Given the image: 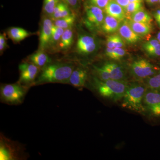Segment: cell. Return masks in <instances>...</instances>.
I'll list each match as a JSON object with an SVG mask.
<instances>
[{
    "instance_id": "cell-1",
    "label": "cell",
    "mask_w": 160,
    "mask_h": 160,
    "mask_svg": "<svg viewBox=\"0 0 160 160\" xmlns=\"http://www.w3.org/2000/svg\"><path fill=\"white\" fill-rule=\"evenodd\" d=\"M74 69L73 65L69 63L49 64L44 67L37 83H68Z\"/></svg>"
},
{
    "instance_id": "cell-2",
    "label": "cell",
    "mask_w": 160,
    "mask_h": 160,
    "mask_svg": "<svg viewBox=\"0 0 160 160\" xmlns=\"http://www.w3.org/2000/svg\"><path fill=\"white\" fill-rule=\"evenodd\" d=\"M146 89L144 85L140 83L129 85L122 98V106L137 112H145L143 101Z\"/></svg>"
},
{
    "instance_id": "cell-3",
    "label": "cell",
    "mask_w": 160,
    "mask_h": 160,
    "mask_svg": "<svg viewBox=\"0 0 160 160\" xmlns=\"http://www.w3.org/2000/svg\"><path fill=\"white\" fill-rule=\"evenodd\" d=\"M96 87L103 97L114 102L122 99L129 85L125 81L112 79L102 81L96 79Z\"/></svg>"
},
{
    "instance_id": "cell-4",
    "label": "cell",
    "mask_w": 160,
    "mask_h": 160,
    "mask_svg": "<svg viewBox=\"0 0 160 160\" xmlns=\"http://www.w3.org/2000/svg\"><path fill=\"white\" fill-rule=\"evenodd\" d=\"M106 13L98 6L85 4L83 23L92 32L101 30Z\"/></svg>"
},
{
    "instance_id": "cell-5",
    "label": "cell",
    "mask_w": 160,
    "mask_h": 160,
    "mask_svg": "<svg viewBox=\"0 0 160 160\" xmlns=\"http://www.w3.org/2000/svg\"><path fill=\"white\" fill-rule=\"evenodd\" d=\"M98 48L97 40L92 35L82 33L78 36L76 52L80 55L87 56L94 53Z\"/></svg>"
},
{
    "instance_id": "cell-6",
    "label": "cell",
    "mask_w": 160,
    "mask_h": 160,
    "mask_svg": "<svg viewBox=\"0 0 160 160\" xmlns=\"http://www.w3.org/2000/svg\"><path fill=\"white\" fill-rule=\"evenodd\" d=\"M143 103L145 111L152 116L160 117V91L146 89Z\"/></svg>"
},
{
    "instance_id": "cell-7",
    "label": "cell",
    "mask_w": 160,
    "mask_h": 160,
    "mask_svg": "<svg viewBox=\"0 0 160 160\" xmlns=\"http://www.w3.org/2000/svg\"><path fill=\"white\" fill-rule=\"evenodd\" d=\"M132 73L138 78H147L158 73L159 70L145 59L135 60L130 67Z\"/></svg>"
},
{
    "instance_id": "cell-8",
    "label": "cell",
    "mask_w": 160,
    "mask_h": 160,
    "mask_svg": "<svg viewBox=\"0 0 160 160\" xmlns=\"http://www.w3.org/2000/svg\"><path fill=\"white\" fill-rule=\"evenodd\" d=\"M25 94V90L20 84H6L1 87V98L7 102L20 103Z\"/></svg>"
},
{
    "instance_id": "cell-9",
    "label": "cell",
    "mask_w": 160,
    "mask_h": 160,
    "mask_svg": "<svg viewBox=\"0 0 160 160\" xmlns=\"http://www.w3.org/2000/svg\"><path fill=\"white\" fill-rule=\"evenodd\" d=\"M53 26L51 17L45 15L41 22L38 49L44 51L49 49Z\"/></svg>"
},
{
    "instance_id": "cell-10",
    "label": "cell",
    "mask_w": 160,
    "mask_h": 160,
    "mask_svg": "<svg viewBox=\"0 0 160 160\" xmlns=\"http://www.w3.org/2000/svg\"><path fill=\"white\" fill-rule=\"evenodd\" d=\"M39 67L29 62H25L19 66L20 78L19 83L30 84L34 82L38 74Z\"/></svg>"
},
{
    "instance_id": "cell-11",
    "label": "cell",
    "mask_w": 160,
    "mask_h": 160,
    "mask_svg": "<svg viewBox=\"0 0 160 160\" xmlns=\"http://www.w3.org/2000/svg\"><path fill=\"white\" fill-rule=\"evenodd\" d=\"M102 66L108 72L110 79L125 81L126 72L122 65L113 62H107Z\"/></svg>"
},
{
    "instance_id": "cell-12",
    "label": "cell",
    "mask_w": 160,
    "mask_h": 160,
    "mask_svg": "<svg viewBox=\"0 0 160 160\" xmlns=\"http://www.w3.org/2000/svg\"><path fill=\"white\" fill-rule=\"evenodd\" d=\"M118 31L119 34L124 41L129 44H134L139 42L141 39V36L132 30L127 20H124L121 23Z\"/></svg>"
},
{
    "instance_id": "cell-13",
    "label": "cell",
    "mask_w": 160,
    "mask_h": 160,
    "mask_svg": "<svg viewBox=\"0 0 160 160\" xmlns=\"http://www.w3.org/2000/svg\"><path fill=\"white\" fill-rule=\"evenodd\" d=\"M74 33L72 28L65 29L55 51L65 52L71 48L74 42Z\"/></svg>"
},
{
    "instance_id": "cell-14",
    "label": "cell",
    "mask_w": 160,
    "mask_h": 160,
    "mask_svg": "<svg viewBox=\"0 0 160 160\" xmlns=\"http://www.w3.org/2000/svg\"><path fill=\"white\" fill-rule=\"evenodd\" d=\"M27 62L32 63L38 67H45L51 62V59L46 51L38 49L28 57Z\"/></svg>"
},
{
    "instance_id": "cell-15",
    "label": "cell",
    "mask_w": 160,
    "mask_h": 160,
    "mask_svg": "<svg viewBox=\"0 0 160 160\" xmlns=\"http://www.w3.org/2000/svg\"><path fill=\"white\" fill-rule=\"evenodd\" d=\"M88 78V72L83 68L74 69L69 78L68 83L76 87H82L86 84Z\"/></svg>"
},
{
    "instance_id": "cell-16",
    "label": "cell",
    "mask_w": 160,
    "mask_h": 160,
    "mask_svg": "<svg viewBox=\"0 0 160 160\" xmlns=\"http://www.w3.org/2000/svg\"><path fill=\"white\" fill-rule=\"evenodd\" d=\"M104 11L106 14L111 16L121 22H123L126 18L125 9L114 0L110 1Z\"/></svg>"
},
{
    "instance_id": "cell-17",
    "label": "cell",
    "mask_w": 160,
    "mask_h": 160,
    "mask_svg": "<svg viewBox=\"0 0 160 160\" xmlns=\"http://www.w3.org/2000/svg\"><path fill=\"white\" fill-rule=\"evenodd\" d=\"M121 22H122L117 19L109 15L106 14L101 27V30L104 33L107 34L114 33L118 30L122 23Z\"/></svg>"
},
{
    "instance_id": "cell-18",
    "label": "cell",
    "mask_w": 160,
    "mask_h": 160,
    "mask_svg": "<svg viewBox=\"0 0 160 160\" xmlns=\"http://www.w3.org/2000/svg\"><path fill=\"white\" fill-rule=\"evenodd\" d=\"M9 38L15 43H19L21 41L33 34L26 29L20 27H11L7 31Z\"/></svg>"
},
{
    "instance_id": "cell-19",
    "label": "cell",
    "mask_w": 160,
    "mask_h": 160,
    "mask_svg": "<svg viewBox=\"0 0 160 160\" xmlns=\"http://www.w3.org/2000/svg\"><path fill=\"white\" fill-rule=\"evenodd\" d=\"M74 12L66 3L60 0L50 17L53 21L69 16Z\"/></svg>"
},
{
    "instance_id": "cell-20",
    "label": "cell",
    "mask_w": 160,
    "mask_h": 160,
    "mask_svg": "<svg viewBox=\"0 0 160 160\" xmlns=\"http://www.w3.org/2000/svg\"><path fill=\"white\" fill-rule=\"evenodd\" d=\"M127 21L132 30L140 36L147 35L152 30L151 24L138 22L130 19Z\"/></svg>"
},
{
    "instance_id": "cell-21",
    "label": "cell",
    "mask_w": 160,
    "mask_h": 160,
    "mask_svg": "<svg viewBox=\"0 0 160 160\" xmlns=\"http://www.w3.org/2000/svg\"><path fill=\"white\" fill-rule=\"evenodd\" d=\"M75 12L66 17L53 20L54 26L60 27L64 29L72 28L75 22Z\"/></svg>"
},
{
    "instance_id": "cell-22",
    "label": "cell",
    "mask_w": 160,
    "mask_h": 160,
    "mask_svg": "<svg viewBox=\"0 0 160 160\" xmlns=\"http://www.w3.org/2000/svg\"><path fill=\"white\" fill-rule=\"evenodd\" d=\"M64 31L65 29L62 28L53 26L51 38L49 43V49L55 52L58 44L62 38Z\"/></svg>"
},
{
    "instance_id": "cell-23",
    "label": "cell",
    "mask_w": 160,
    "mask_h": 160,
    "mask_svg": "<svg viewBox=\"0 0 160 160\" xmlns=\"http://www.w3.org/2000/svg\"><path fill=\"white\" fill-rule=\"evenodd\" d=\"M129 19L138 22L151 24L152 19L151 16L144 9H142L132 13Z\"/></svg>"
},
{
    "instance_id": "cell-24",
    "label": "cell",
    "mask_w": 160,
    "mask_h": 160,
    "mask_svg": "<svg viewBox=\"0 0 160 160\" xmlns=\"http://www.w3.org/2000/svg\"><path fill=\"white\" fill-rule=\"evenodd\" d=\"M14 151L6 143L1 141L0 146V160H10L14 158Z\"/></svg>"
},
{
    "instance_id": "cell-25",
    "label": "cell",
    "mask_w": 160,
    "mask_h": 160,
    "mask_svg": "<svg viewBox=\"0 0 160 160\" xmlns=\"http://www.w3.org/2000/svg\"><path fill=\"white\" fill-rule=\"evenodd\" d=\"M126 54V51L123 48H110L107 47L106 55L112 59L119 60L124 57Z\"/></svg>"
},
{
    "instance_id": "cell-26",
    "label": "cell",
    "mask_w": 160,
    "mask_h": 160,
    "mask_svg": "<svg viewBox=\"0 0 160 160\" xmlns=\"http://www.w3.org/2000/svg\"><path fill=\"white\" fill-rule=\"evenodd\" d=\"M146 83L149 89L160 91V71L154 75L147 78Z\"/></svg>"
},
{
    "instance_id": "cell-27",
    "label": "cell",
    "mask_w": 160,
    "mask_h": 160,
    "mask_svg": "<svg viewBox=\"0 0 160 160\" xmlns=\"http://www.w3.org/2000/svg\"><path fill=\"white\" fill-rule=\"evenodd\" d=\"M60 0H43L42 11L45 15L51 17Z\"/></svg>"
},
{
    "instance_id": "cell-28",
    "label": "cell",
    "mask_w": 160,
    "mask_h": 160,
    "mask_svg": "<svg viewBox=\"0 0 160 160\" xmlns=\"http://www.w3.org/2000/svg\"><path fill=\"white\" fill-rule=\"evenodd\" d=\"M143 9L142 2H132L129 3L128 6L125 9L126 18L129 17V19L130 16L132 13Z\"/></svg>"
},
{
    "instance_id": "cell-29",
    "label": "cell",
    "mask_w": 160,
    "mask_h": 160,
    "mask_svg": "<svg viewBox=\"0 0 160 160\" xmlns=\"http://www.w3.org/2000/svg\"><path fill=\"white\" fill-rule=\"evenodd\" d=\"M143 48L146 52H147L154 49H160V43L157 38L152 39L143 44Z\"/></svg>"
},
{
    "instance_id": "cell-30",
    "label": "cell",
    "mask_w": 160,
    "mask_h": 160,
    "mask_svg": "<svg viewBox=\"0 0 160 160\" xmlns=\"http://www.w3.org/2000/svg\"><path fill=\"white\" fill-rule=\"evenodd\" d=\"M111 0H86L85 4L92 5L104 9Z\"/></svg>"
},
{
    "instance_id": "cell-31",
    "label": "cell",
    "mask_w": 160,
    "mask_h": 160,
    "mask_svg": "<svg viewBox=\"0 0 160 160\" xmlns=\"http://www.w3.org/2000/svg\"><path fill=\"white\" fill-rule=\"evenodd\" d=\"M61 1L66 3L74 12H76L79 10L82 5V0H61Z\"/></svg>"
},
{
    "instance_id": "cell-32",
    "label": "cell",
    "mask_w": 160,
    "mask_h": 160,
    "mask_svg": "<svg viewBox=\"0 0 160 160\" xmlns=\"http://www.w3.org/2000/svg\"><path fill=\"white\" fill-rule=\"evenodd\" d=\"M94 68L100 80H102V81H106V80L110 79L108 72L106 71V69L103 68L102 66L99 67L94 66Z\"/></svg>"
},
{
    "instance_id": "cell-33",
    "label": "cell",
    "mask_w": 160,
    "mask_h": 160,
    "mask_svg": "<svg viewBox=\"0 0 160 160\" xmlns=\"http://www.w3.org/2000/svg\"><path fill=\"white\" fill-rule=\"evenodd\" d=\"M7 40L6 33H1L0 34V52H1V54L7 48H9V46L7 44Z\"/></svg>"
},
{
    "instance_id": "cell-34",
    "label": "cell",
    "mask_w": 160,
    "mask_h": 160,
    "mask_svg": "<svg viewBox=\"0 0 160 160\" xmlns=\"http://www.w3.org/2000/svg\"><path fill=\"white\" fill-rule=\"evenodd\" d=\"M147 54L152 57L157 58L160 56V48L151 50L147 52Z\"/></svg>"
},
{
    "instance_id": "cell-35",
    "label": "cell",
    "mask_w": 160,
    "mask_h": 160,
    "mask_svg": "<svg viewBox=\"0 0 160 160\" xmlns=\"http://www.w3.org/2000/svg\"><path fill=\"white\" fill-rule=\"evenodd\" d=\"M114 1L122 6L123 9H125V10L127 6L129 5V3H130L129 0H114Z\"/></svg>"
},
{
    "instance_id": "cell-36",
    "label": "cell",
    "mask_w": 160,
    "mask_h": 160,
    "mask_svg": "<svg viewBox=\"0 0 160 160\" xmlns=\"http://www.w3.org/2000/svg\"><path fill=\"white\" fill-rule=\"evenodd\" d=\"M146 1L150 6H155L158 3H159V0H146Z\"/></svg>"
},
{
    "instance_id": "cell-37",
    "label": "cell",
    "mask_w": 160,
    "mask_h": 160,
    "mask_svg": "<svg viewBox=\"0 0 160 160\" xmlns=\"http://www.w3.org/2000/svg\"><path fill=\"white\" fill-rule=\"evenodd\" d=\"M143 0H129L130 2H142Z\"/></svg>"
},
{
    "instance_id": "cell-38",
    "label": "cell",
    "mask_w": 160,
    "mask_h": 160,
    "mask_svg": "<svg viewBox=\"0 0 160 160\" xmlns=\"http://www.w3.org/2000/svg\"><path fill=\"white\" fill-rule=\"evenodd\" d=\"M157 38L158 40L159 41H160V31L158 32L157 36Z\"/></svg>"
},
{
    "instance_id": "cell-39",
    "label": "cell",
    "mask_w": 160,
    "mask_h": 160,
    "mask_svg": "<svg viewBox=\"0 0 160 160\" xmlns=\"http://www.w3.org/2000/svg\"><path fill=\"white\" fill-rule=\"evenodd\" d=\"M159 3L160 4V0H159Z\"/></svg>"
},
{
    "instance_id": "cell-40",
    "label": "cell",
    "mask_w": 160,
    "mask_h": 160,
    "mask_svg": "<svg viewBox=\"0 0 160 160\" xmlns=\"http://www.w3.org/2000/svg\"><path fill=\"white\" fill-rule=\"evenodd\" d=\"M159 42H160V41H159Z\"/></svg>"
}]
</instances>
